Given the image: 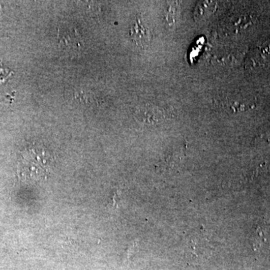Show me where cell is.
<instances>
[{
  "label": "cell",
  "instance_id": "obj_3",
  "mask_svg": "<svg viewBox=\"0 0 270 270\" xmlns=\"http://www.w3.org/2000/svg\"><path fill=\"white\" fill-rule=\"evenodd\" d=\"M136 117L145 123H154L162 119L163 114L162 111L157 107L146 105L138 109L136 112Z\"/></svg>",
  "mask_w": 270,
  "mask_h": 270
},
{
  "label": "cell",
  "instance_id": "obj_1",
  "mask_svg": "<svg viewBox=\"0 0 270 270\" xmlns=\"http://www.w3.org/2000/svg\"><path fill=\"white\" fill-rule=\"evenodd\" d=\"M54 164V157L49 151L42 145L34 144L21 152L18 161V175L27 182H42L52 172Z\"/></svg>",
  "mask_w": 270,
  "mask_h": 270
},
{
  "label": "cell",
  "instance_id": "obj_2",
  "mask_svg": "<svg viewBox=\"0 0 270 270\" xmlns=\"http://www.w3.org/2000/svg\"><path fill=\"white\" fill-rule=\"evenodd\" d=\"M130 35L137 45L144 48L149 46L152 39V33L150 29L147 28L144 24L141 17H137L134 24L130 30Z\"/></svg>",
  "mask_w": 270,
  "mask_h": 270
}]
</instances>
